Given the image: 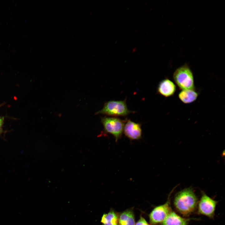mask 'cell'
Listing matches in <instances>:
<instances>
[{
	"label": "cell",
	"instance_id": "obj_1",
	"mask_svg": "<svg viewBox=\"0 0 225 225\" xmlns=\"http://www.w3.org/2000/svg\"><path fill=\"white\" fill-rule=\"evenodd\" d=\"M197 197L192 188H186L178 192L173 201L177 210L184 216H188L196 209L198 204Z\"/></svg>",
	"mask_w": 225,
	"mask_h": 225
},
{
	"label": "cell",
	"instance_id": "obj_2",
	"mask_svg": "<svg viewBox=\"0 0 225 225\" xmlns=\"http://www.w3.org/2000/svg\"><path fill=\"white\" fill-rule=\"evenodd\" d=\"M173 77L180 89H195L193 73L187 64H185L177 69Z\"/></svg>",
	"mask_w": 225,
	"mask_h": 225
},
{
	"label": "cell",
	"instance_id": "obj_3",
	"mask_svg": "<svg viewBox=\"0 0 225 225\" xmlns=\"http://www.w3.org/2000/svg\"><path fill=\"white\" fill-rule=\"evenodd\" d=\"M133 111H130L127 107L126 100H110L106 102L102 108L95 114H102L112 117H125Z\"/></svg>",
	"mask_w": 225,
	"mask_h": 225
},
{
	"label": "cell",
	"instance_id": "obj_4",
	"mask_svg": "<svg viewBox=\"0 0 225 225\" xmlns=\"http://www.w3.org/2000/svg\"><path fill=\"white\" fill-rule=\"evenodd\" d=\"M125 121L116 117L105 116L101 118L104 132L113 136L116 142L122 137Z\"/></svg>",
	"mask_w": 225,
	"mask_h": 225
},
{
	"label": "cell",
	"instance_id": "obj_5",
	"mask_svg": "<svg viewBox=\"0 0 225 225\" xmlns=\"http://www.w3.org/2000/svg\"><path fill=\"white\" fill-rule=\"evenodd\" d=\"M171 193L167 202L164 204L155 207L149 215L150 222L153 225L162 223L172 211L170 206Z\"/></svg>",
	"mask_w": 225,
	"mask_h": 225
},
{
	"label": "cell",
	"instance_id": "obj_6",
	"mask_svg": "<svg viewBox=\"0 0 225 225\" xmlns=\"http://www.w3.org/2000/svg\"><path fill=\"white\" fill-rule=\"evenodd\" d=\"M217 203V201L202 192L197 205L198 213L210 218H213Z\"/></svg>",
	"mask_w": 225,
	"mask_h": 225
},
{
	"label": "cell",
	"instance_id": "obj_7",
	"mask_svg": "<svg viewBox=\"0 0 225 225\" xmlns=\"http://www.w3.org/2000/svg\"><path fill=\"white\" fill-rule=\"evenodd\" d=\"M126 120L123 130L125 135L131 140L140 139L142 137V133L141 124L130 119Z\"/></svg>",
	"mask_w": 225,
	"mask_h": 225
},
{
	"label": "cell",
	"instance_id": "obj_8",
	"mask_svg": "<svg viewBox=\"0 0 225 225\" xmlns=\"http://www.w3.org/2000/svg\"><path fill=\"white\" fill-rule=\"evenodd\" d=\"M176 90V87L174 83L168 78L161 80L159 83L157 88V92L165 97L172 96Z\"/></svg>",
	"mask_w": 225,
	"mask_h": 225
},
{
	"label": "cell",
	"instance_id": "obj_9",
	"mask_svg": "<svg viewBox=\"0 0 225 225\" xmlns=\"http://www.w3.org/2000/svg\"><path fill=\"white\" fill-rule=\"evenodd\" d=\"M189 219L172 211L162 223V225H187Z\"/></svg>",
	"mask_w": 225,
	"mask_h": 225
},
{
	"label": "cell",
	"instance_id": "obj_10",
	"mask_svg": "<svg viewBox=\"0 0 225 225\" xmlns=\"http://www.w3.org/2000/svg\"><path fill=\"white\" fill-rule=\"evenodd\" d=\"M198 93L195 89L182 90L178 94L179 99L185 104H189L195 101L197 98Z\"/></svg>",
	"mask_w": 225,
	"mask_h": 225
},
{
	"label": "cell",
	"instance_id": "obj_11",
	"mask_svg": "<svg viewBox=\"0 0 225 225\" xmlns=\"http://www.w3.org/2000/svg\"><path fill=\"white\" fill-rule=\"evenodd\" d=\"M119 225H135L134 214L132 210L128 209L119 216Z\"/></svg>",
	"mask_w": 225,
	"mask_h": 225
},
{
	"label": "cell",
	"instance_id": "obj_12",
	"mask_svg": "<svg viewBox=\"0 0 225 225\" xmlns=\"http://www.w3.org/2000/svg\"><path fill=\"white\" fill-rule=\"evenodd\" d=\"M118 218L117 213L112 210L103 215L101 222L103 225H119Z\"/></svg>",
	"mask_w": 225,
	"mask_h": 225
},
{
	"label": "cell",
	"instance_id": "obj_13",
	"mask_svg": "<svg viewBox=\"0 0 225 225\" xmlns=\"http://www.w3.org/2000/svg\"><path fill=\"white\" fill-rule=\"evenodd\" d=\"M135 225H150L146 220L142 216H141L138 221L135 223Z\"/></svg>",
	"mask_w": 225,
	"mask_h": 225
},
{
	"label": "cell",
	"instance_id": "obj_14",
	"mask_svg": "<svg viewBox=\"0 0 225 225\" xmlns=\"http://www.w3.org/2000/svg\"><path fill=\"white\" fill-rule=\"evenodd\" d=\"M3 118L0 117V134L2 132V128L3 124Z\"/></svg>",
	"mask_w": 225,
	"mask_h": 225
},
{
	"label": "cell",
	"instance_id": "obj_15",
	"mask_svg": "<svg viewBox=\"0 0 225 225\" xmlns=\"http://www.w3.org/2000/svg\"><path fill=\"white\" fill-rule=\"evenodd\" d=\"M136 50H137V48H134L132 49V52H136Z\"/></svg>",
	"mask_w": 225,
	"mask_h": 225
}]
</instances>
